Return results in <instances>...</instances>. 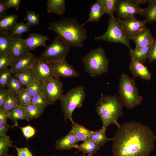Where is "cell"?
Returning <instances> with one entry per match:
<instances>
[{"label": "cell", "instance_id": "obj_2", "mask_svg": "<svg viewBox=\"0 0 156 156\" xmlns=\"http://www.w3.org/2000/svg\"><path fill=\"white\" fill-rule=\"evenodd\" d=\"M48 28L73 48H81L87 38V31L84 26L79 24L75 18H62L50 23Z\"/></svg>", "mask_w": 156, "mask_h": 156}, {"label": "cell", "instance_id": "obj_26", "mask_svg": "<svg viewBox=\"0 0 156 156\" xmlns=\"http://www.w3.org/2000/svg\"><path fill=\"white\" fill-rule=\"evenodd\" d=\"M147 7L142 9L141 15L145 18L147 22H156V0H149Z\"/></svg>", "mask_w": 156, "mask_h": 156}, {"label": "cell", "instance_id": "obj_36", "mask_svg": "<svg viewBox=\"0 0 156 156\" xmlns=\"http://www.w3.org/2000/svg\"><path fill=\"white\" fill-rule=\"evenodd\" d=\"M7 87L9 91L16 93L20 92L25 88L22 86L18 80L13 75L8 80Z\"/></svg>", "mask_w": 156, "mask_h": 156}, {"label": "cell", "instance_id": "obj_20", "mask_svg": "<svg viewBox=\"0 0 156 156\" xmlns=\"http://www.w3.org/2000/svg\"><path fill=\"white\" fill-rule=\"evenodd\" d=\"M18 16L14 13L6 15L0 19V33L11 34L17 23Z\"/></svg>", "mask_w": 156, "mask_h": 156}, {"label": "cell", "instance_id": "obj_41", "mask_svg": "<svg viewBox=\"0 0 156 156\" xmlns=\"http://www.w3.org/2000/svg\"><path fill=\"white\" fill-rule=\"evenodd\" d=\"M31 102L44 109L49 105L42 92L31 97Z\"/></svg>", "mask_w": 156, "mask_h": 156}, {"label": "cell", "instance_id": "obj_6", "mask_svg": "<svg viewBox=\"0 0 156 156\" xmlns=\"http://www.w3.org/2000/svg\"><path fill=\"white\" fill-rule=\"evenodd\" d=\"M86 97L84 87L81 86L74 87L64 95L61 99V105L65 121L69 119L72 122L73 113L76 108H80Z\"/></svg>", "mask_w": 156, "mask_h": 156}, {"label": "cell", "instance_id": "obj_43", "mask_svg": "<svg viewBox=\"0 0 156 156\" xmlns=\"http://www.w3.org/2000/svg\"><path fill=\"white\" fill-rule=\"evenodd\" d=\"M20 128L24 135L27 139L33 136L36 133L34 128L30 125H28Z\"/></svg>", "mask_w": 156, "mask_h": 156}, {"label": "cell", "instance_id": "obj_3", "mask_svg": "<svg viewBox=\"0 0 156 156\" xmlns=\"http://www.w3.org/2000/svg\"><path fill=\"white\" fill-rule=\"evenodd\" d=\"M124 105L119 96L105 95L101 94L96 103L95 109L103 123L102 127L107 129L110 125L114 124L118 128L120 125L118 122L122 115Z\"/></svg>", "mask_w": 156, "mask_h": 156}, {"label": "cell", "instance_id": "obj_25", "mask_svg": "<svg viewBox=\"0 0 156 156\" xmlns=\"http://www.w3.org/2000/svg\"><path fill=\"white\" fill-rule=\"evenodd\" d=\"M46 4L47 12L48 13L62 15L66 11L65 0H48Z\"/></svg>", "mask_w": 156, "mask_h": 156}, {"label": "cell", "instance_id": "obj_10", "mask_svg": "<svg viewBox=\"0 0 156 156\" xmlns=\"http://www.w3.org/2000/svg\"><path fill=\"white\" fill-rule=\"evenodd\" d=\"M52 68L54 77L60 79L70 78L79 76V73L65 59L56 62H48Z\"/></svg>", "mask_w": 156, "mask_h": 156}, {"label": "cell", "instance_id": "obj_8", "mask_svg": "<svg viewBox=\"0 0 156 156\" xmlns=\"http://www.w3.org/2000/svg\"><path fill=\"white\" fill-rule=\"evenodd\" d=\"M70 47L66 41L57 35L51 43L47 45L40 57L47 62L62 60L65 59Z\"/></svg>", "mask_w": 156, "mask_h": 156}, {"label": "cell", "instance_id": "obj_19", "mask_svg": "<svg viewBox=\"0 0 156 156\" xmlns=\"http://www.w3.org/2000/svg\"><path fill=\"white\" fill-rule=\"evenodd\" d=\"M106 14L105 10L101 0H97L90 6V10L87 20L82 24L84 25L90 22H99L102 16Z\"/></svg>", "mask_w": 156, "mask_h": 156}, {"label": "cell", "instance_id": "obj_4", "mask_svg": "<svg viewBox=\"0 0 156 156\" xmlns=\"http://www.w3.org/2000/svg\"><path fill=\"white\" fill-rule=\"evenodd\" d=\"M81 60L85 71L90 76L101 75L108 71L109 61L101 47L91 49Z\"/></svg>", "mask_w": 156, "mask_h": 156}, {"label": "cell", "instance_id": "obj_11", "mask_svg": "<svg viewBox=\"0 0 156 156\" xmlns=\"http://www.w3.org/2000/svg\"><path fill=\"white\" fill-rule=\"evenodd\" d=\"M127 36L130 40L146 28L145 20L140 21L134 16L125 19L118 18Z\"/></svg>", "mask_w": 156, "mask_h": 156}, {"label": "cell", "instance_id": "obj_47", "mask_svg": "<svg viewBox=\"0 0 156 156\" xmlns=\"http://www.w3.org/2000/svg\"><path fill=\"white\" fill-rule=\"evenodd\" d=\"M9 111L3 109H0V124L7 123L8 118H9Z\"/></svg>", "mask_w": 156, "mask_h": 156}, {"label": "cell", "instance_id": "obj_24", "mask_svg": "<svg viewBox=\"0 0 156 156\" xmlns=\"http://www.w3.org/2000/svg\"><path fill=\"white\" fill-rule=\"evenodd\" d=\"M22 107L25 112L26 119L27 121L39 118L42 114L44 109L31 102Z\"/></svg>", "mask_w": 156, "mask_h": 156}, {"label": "cell", "instance_id": "obj_44", "mask_svg": "<svg viewBox=\"0 0 156 156\" xmlns=\"http://www.w3.org/2000/svg\"><path fill=\"white\" fill-rule=\"evenodd\" d=\"M17 152V156H33L27 147L18 148L14 147Z\"/></svg>", "mask_w": 156, "mask_h": 156}, {"label": "cell", "instance_id": "obj_34", "mask_svg": "<svg viewBox=\"0 0 156 156\" xmlns=\"http://www.w3.org/2000/svg\"><path fill=\"white\" fill-rule=\"evenodd\" d=\"M16 93L9 91L2 109L9 111L18 105Z\"/></svg>", "mask_w": 156, "mask_h": 156}, {"label": "cell", "instance_id": "obj_5", "mask_svg": "<svg viewBox=\"0 0 156 156\" xmlns=\"http://www.w3.org/2000/svg\"><path fill=\"white\" fill-rule=\"evenodd\" d=\"M119 96L124 105L132 109L140 105L143 99L139 93L134 77L122 73L119 78Z\"/></svg>", "mask_w": 156, "mask_h": 156}, {"label": "cell", "instance_id": "obj_48", "mask_svg": "<svg viewBox=\"0 0 156 156\" xmlns=\"http://www.w3.org/2000/svg\"><path fill=\"white\" fill-rule=\"evenodd\" d=\"M9 92L8 89H0V109L2 108Z\"/></svg>", "mask_w": 156, "mask_h": 156}, {"label": "cell", "instance_id": "obj_31", "mask_svg": "<svg viewBox=\"0 0 156 156\" xmlns=\"http://www.w3.org/2000/svg\"><path fill=\"white\" fill-rule=\"evenodd\" d=\"M10 119L12 122H15V126H18L17 121L19 120H25V114L22 106L18 105L9 111Z\"/></svg>", "mask_w": 156, "mask_h": 156}, {"label": "cell", "instance_id": "obj_30", "mask_svg": "<svg viewBox=\"0 0 156 156\" xmlns=\"http://www.w3.org/2000/svg\"><path fill=\"white\" fill-rule=\"evenodd\" d=\"M106 130L102 127L98 131H92L90 140L93 141L101 146L108 141H112V138H109L106 135Z\"/></svg>", "mask_w": 156, "mask_h": 156}, {"label": "cell", "instance_id": "obj_40", "mask_svg": "<svg viewBox=\"0 0 156 156\" xmlns=\"http://www.w3.org/2000/svg\"><path fill=\"white\" fill-rule=\"evenodd\" d=\"M13 74L10 68L0 71V89H4L7 87V82Z\"/></svg>", "mask_w": 156, "mask_h": 156}, {"label": "cell", "instance_id": "obj_15", "mask_svg": "<svg viewBox=\"0 0 156 156\" xmlns=\"http://www.w3.org/2000/svg\"><path fill=\"white\" fill-rule=\"evenodd\" d=\"M129 69L135 77H139L146 81L151 80V75L143 64L131 57Z\"/></svg>", "mask_w": 156, "mask_h": 156}, {"label": "cell", "instance_id": "obj_35", "mask_svg": "<svg viewBox=\"0 0 156 156\" xmlns=\"http://www.w3.org/2000/svg\"><path fill=\"white\" fill-rule=\"evenodd\" d=\"M16 94L18 105H26L31 102V97L26 88Z\"/></svg>", "mask_w": 156, "mask_h": 156}, {"label": "cell", "instance_id": "obj_53", "mask_svg": "<svg viewBox=\"0 0 156 156\" xmlns=\"http://www.w3.org/2000/svg\"><path fill=\"white\" fill-rule=\"evenodd\" d=\"M6 156H15V155H9V154L8 155H6Z\"/></svg>", "mask_w": 156, "mask_h": 156}, {"label": "cell", "instance_id": "obj_28", "mask_svg": "<svg viewBox=\"0 0 156 156\" xmlns=\"http://www.w3.org/2000/svg\"><path fill=\"white\" fill-rule=\"evenodd\" d=\"M101 147L90 140L84 141L80 144H77L76 148L78 149V151H82L84 154L87 153L88 155H92L100 150Z\"/></svg>", "mask_w": 156, "mask_h": 156}, {"label": "cell", "instance_id": "obj_16", "mask_svg": "<svg viewBox=\"0 0 156 156\" xmlns=\"http://www.w3.org/2000/svg\"><path fill=\"white\" fill-rule=\"evenodd\" d=\"M79 141L71 130L66 135L56 141L55 148L59 150H70L73 148H76Z\"/></svg>", "mask_w": 156, "mask_h": 156}, {"label": "cell", "instance_id": "obj_13", "mask_svg": "<svg viewBox=\"0 0 156 156\" xmlns=\"http://www.w3.org/2000/svg\"><path fill=\"white\" fill-rule=\"evenodd\" d=\"M142 10L132 0H118L116 12L118 15V18L125 19L134 16L135 14L141 15Z\"/></svg>", "mask_w": 156, "mask_h": 156}, {"label": "cell", "instance_id": "obj_37", "mask_svg": "<svg viewBox=\"0 0 156 156\" xmlns=\"http://www.w3.org/2000/svg\"><path fill=\"white\" fill-rule=\"evenodd\" d=\"M32 26L23 22L19 23H17L14 26L11 35L13 36H21L24 33L29 32Z\"/></svg>", "mask_w": 156, "mask_h": 156}, {"label": "cell", "instance_id": "obj_14", "mask_svg": "<svg viewBox=\"0 0 156 156\" xmlns=\"http://www.w3.org/2000/svg\"><path fill=\"white\" fill-rule=\"evenodd\" d=\"M12 45L9 54L14 61L26 56L29 53V50L21 36H13Z\"/></svg>", "mask_w": 156, "mask_h": 156}, {"label": "cell", "instance_id": "obj_7", "mask_svg": "<svg viewBox=\"0 0 156 156\" xmlns=\"http://www.w3.org/2000/svg\"><path fill=\"white\" fill-rule=\"evenodd\" d=\"M98 40H103L113 43H120L126 45L129 49L130 39L127 36L118 18L114 16H110L106 31L102 35L95 38Z\"/></svg>", "mask_w": 156, "mask_h": 156}, {"label": "cell", "instance_id": "obj_29", "mask_svg": "<svg viewBox=\"0 0 156 156\" xmlns=\"http://www.w3.org/2000/svg\"><path fill=\"white\" fill-rule=\"evenodd\" d=\"M13 75L25 88L32 83L35 78L34 74L30 69L16 72L14 73Z\"/></svg>", "mask_w": 156, "mask_h": 156}, {"label": "cell", "instance_id": "obj_52", "mask_svg": "<svg viewBox=\"0 0 156 156\" xmlns=\"http://www.w3.org/2000/svg\"><path fill=\"white\" fill-rule=\"evenodd\" d=\"M81 156H93V155H85V154H83V155H81Z\"/></svg>", "mask_w": 156, "mask_h": 156}, {"label": "cell", "instance_id": "obj_46", "mask_svg": "<svg viewBox=\"0 0 156 156\" xmlns=\"http://www.w3.org/2000/svg\"><path fill=\"white\" fill-rule=\"evenodd\" d=\"M4 1L9 8L13 7L16 10H18L20 7L21 0H7Z\"/></svg>", "mask_w": 156, "mask_h": 156}, {"label": "cell", "instance_id": "obj_39", "mask_svg": "<svg viewBox=\"0 0 156 156\" xmlns=\"http://www.w3.org/2000/svg\"><path fill=\"white\" fill-rule=\"evenodd\" d=\"M26 13L24 20L27 22V24L31 26L39 24L40 15L39 14H37L34 11L29 10H27Z\"/></svg>", "mask_w": 156, "mask_h": 156}, {"label": "cell", "instance_id": "obj_38", "mask_svg": "<svg viewBox=\"0 0 156 156\" xmlns=\"http://www.w3.org/2000/svg\"><path fill=\"white\" fill-rule=\"evenodd\" d=\"M106 14L109 16H114L116 11V5L118 0H101Z\"/></svg>", "mask_w": 156, "mask_h": 156}, {"label": "cell", "instance_id": "obj_51", "mask_svg": "<svg viewBox=\"0 0 156 156\" xmlns=\"http://www.w3.org/2000/svg\"><path fill=\"white\" fill-rule=\"evenodd\" d=\"M148 0H132L133 2L138 5L144 4L148 2Z\"/></svg>", "mask_w": 156, "mask_h": 156}, {"label": "cell", "instance_id": "obj_42", "mask_svg": "<svg viewBox=\"0 0 156 156\" xmlns=\"http://www.w3.org/2000/svg\"><path fill=\"white\" fill-rule=\"evenodd\" d=\"M14 62L12 57L9 54L0 55V71L8 69Z\"/></svg>", "mask_w": 156, "mask_h": 156}, {"label": "cell", "instance_id": "obj_32", "mask_svg": "<svg viewBox=\"0 0 156 156\" xmlns=\"http://www.w3.org/2000/svg\"><path fill=\"white\" fill-rule=\"evenodd\" d=\"M43 85L42 81L35 78L33 82L26 88L32 97L42 92Z\"/></svg>", "mask_w": 156, "mask_h": 156}, {"label": "cell", "instance_id": "obj_1", "mask_svg": "<svg viewBox=\"0 0 156 156\" xmlns=\"http://www.w3.org/2000/svg\"><path fill=\"white\" fill-rule=\"evenodd\" d=\"M113 138L112 156H148L154 137L149 128L137 121L124 123Z\"/></svg>", "mask_w": 156, "mask_h": 156}, {"label": "cell", "instance_id": "obj_9", "mask_svg": "<svg viewBox=\"0 0 156 156\" xmlns=\"http://www.w3.org/2000/svg\"><path fill=\"white\" fill-rule=\"evenodd\" d=\"M42 92L49 105L54 104L58 100L61 99L63 94L64 85L60 79L53 78L44 81Z\"/></svg>", "mask_w": 156, "mask_h": 156}, {"label": "cell", "instance_id": "obj_45", "mask_svg": "<svg viewBox=\"0 0 156 156\" xmlns=\"http://www.w3.org/2000/svg\"><path fill=\"white\" fill-rule=\"evenodd\" d=\"M148 60L150 63L156 60V38H154Z\"/></svg>", "mask_w": 156, "mask_h": 156}, {"label": "cell", "instance_id": "obj_18", "mask_svg": "<svg viewBox=\"0 0 156 156\" xmlns=\"http://www.w3.org/2000/svg\"><path fill=\"white\" fill-rule=\"evenodd\" d=\"M49 38L39 33H30L27 37L24 39V41L29 50L33 51L40 46L46 47L47 45L46 42Z\"/></svg>", "mask_w": 156, "mask_h": 156}, {"label": "cell", "instance_id": "obj_50", "mask_svg": "<svg viewBox=\"0 0 156 156\" xmlns=\"http://www.w3.org/2000/svg\"><path fill=\"white\" fill-rule=\"evenodd\" d=\"M11 126L7 123L0 124V135H6V132Z\"/></svg>", "mask_w": 156, "mask_h": 156}, {"label": "cell", "instance_id": "obj_49", "mask_svg": "<svg viewBox=\"0 0 156 156\" xmlns=\"http://www.w3.org/2000/svg\"><path fill=\"white\" fill-rule=\"evenodd\" d=\"M9 8L6 5L4 0H0V18L6 15L7 10Z\"/></svg>", "mask_w": 156, "mask_h": 156}, {"label": "cell", "instance_id": "obj_54", "mask_svg": "<svg viewBox=\"0 0 156 156\" xmlns=\"http://www.w3.org/2000/svg\"><path fill=\"white\" fill-rule=\"evenodd\" d=\"M51 156H55L54 155H52Z\"/></svg>", "mask_w": 156, "mask_h": 156}, {"label": "cell", "instance_id": "obj_12", "mask_svg": "<svg viewBox=\"0 0 156 156\" xmlns=\"http://www.w3.org/2000/svg\"><path fill=\"white\" fill-rule=\"evenodd\" d=\"M35 78L43 82L54 77L53 70L48 63L40 57H37L30 69Z\"/></svg>", "mask_w": 156, "mask_h": 156}, {"label": "cell", "instance_id": "obj_33", "mask_svg": "<svg viewBox=\"0 0 156 156\" xmlns=\"http://www.w3.org/2000/svg\"><path fill=\"white\" fill-rule=\"evenodd\" d=\"M12 143L9 135H0V156H6L8 154L9 148L13 146Z\"/></svg>", "mask_w": 156, "mask_h": 156}, {"label": "cell", "instance_id": "obj_23", "mask_svg": "<svg viewBox=\"0 0 156 156\" xmlns=\"http://www.w3.org/2000/svg\"><path fill=\"white\" fill-rule=\"evenodd\" d=\"M71 130L74 133L79 141L90 140L92 131L88 130L83 125L73 121Z\"/></svg>", "mask_w": 156, "mask_h": 156}, {"label": "cell", "instance_id": "obj_22", "mask_svg": "<svg viewBox=\"0 0 156 156\" xmlns=\"http://www.w3.org/2000/svg\"><path fill=\"white\" fill-rule=\"evenodd\" d=\"M152 44L134 49H129L131 57L142 64L149 60Z\"/></svg>", "mask_w": 156, "mask_h": 156}, {"label": "cell", "instance_id": "obj_17", "mask_svg": "<svg viewBox=\"0 0 156 156\" xmlns=\"http://www.w3.org/2000/svg\"><path fill=\"white\" fill-rule=\"evenodd\" d=\"M35 58L33 55L29 53L25 57L14 61L10 68L13 73L30 70L34 64Z\"/></svg>", "mask_w": 156, "mask_h": 156}, {"label": "cell", "instance_id": "obj_21", "mask_svg": "<svg viewBox=\"0 0 156 156\" xmlns=\"http://www.w3.org/2000/svg\"><path fill=\"white\" fill-rule=\"evenodd\" d=\"M131 40L135 44V48H138L152 44L154 38L150 30L146 28L133 37Z\"/></svg>", "mask_w": 156, "mask_h": 156}, {"label": "cell", "instance_id": "obj_27", "mask_svg": "<svg viewBox=\"0 0 156 156\" xmlns=\"http://www.w3.org/2000/svg\"><path fill=\"white\" fill-rule=\"evenodd\" d=\"M13 37L11 34L0 33V55H9L12 45Z\"/></svg>", "mask_w": 156, "mask_h": 156}]
</instances>
